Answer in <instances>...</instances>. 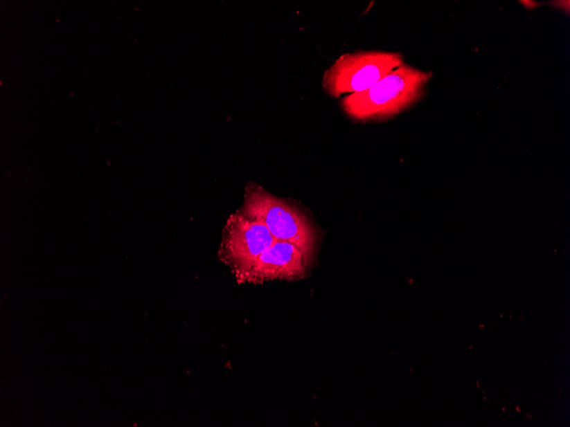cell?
<instances>
[{
	"instance_id": "cell-2",
	"label": "cell",
	"mask_w": 570,
	"mask_h": 427,
	"mask_svg": "<svg viewBox=\"0 0 570 427\" xmlns=\"http://www.w3.org/2000/svg\"><path fill=\"white\" fill-rule=\"evenodd\" d=\"M240 212L266 226L276 240L292 243L314 259L318 232L295 206L251 183L246 189L244 204Z\"/></svg>"
},
{
	"instance_id": "cell-9",
	"label": "cell",
	"mask_w": 570,
	"mask_h": 427,
	"mask_svg": "<svg viewBox=\"0 0 570 427\" xmlns=\"http://www.w3.org/2000/svg\"><path fill=\"white\" fill-rule=\"evenodd\" d=\"M527 415V416H528V417H529V418H531V419H533V416H532V415H529L528 414H527V415Z\"/></svg>"
},
{
	"instance_id": "cell-5",
	"label": "cell",
	"mask_w": 570,
	"mask_h": 427,
	"mask_svg": "<svg viewBox=\"0 0 570 427\" xmlns=\"http://www.w3.org/2000/svg\"><path fill=\"white\" fill-rule=\"evenodd\" d=\"M311 257L292 243L277 241L255 261L238 282L263 283L274 280L296 281L306 277Z\"/></svg>"
},
{
	"instance_id": "cell-1",
	"label": "cell",
	"mask_w": 570,
	"mask_h": 427,
	"mask_svg": "<svg viewBox=\"0 0 570 427\" xmlns=\"http://www.w3.org/2000/svg\"><path fill=\"white\" fill-rule=\"evenodd\" d=\"M432 77L404 62L368 89L344 97L341 108L355 120L391 119L422 100Z\"/></svg>"
},
{
	"instance_id": "cell-4",
	"label": "cell",
	"mask_w": 570,
	"mask_h": 427,
	"mask_svg": "<svg viewBox=\"0 0 570 427\" xmlns=\"http://www.w3.org/2000/svg\"><path fill=\"white\" fill-rule=\"evenodd\" d=\"M276 242L262 223L238 212L230 217L224 228L219 259L231 269L238 280Z\"/></svg>"
},
{
	"instance_id": "cell-6",
	"label": "cell",
	"mask_w": 570,
	"mask_h": 427,
	"mask_svg": "<svg viewBox=\"0 0 570 427\" xmlns=\"http://www.w3.org/2000/svg\"><path fill=\"white\" fill-rule=\"evenodd\" d=\"M516 410L518 412V413H520V406H517Z\"/></svg>"
},
{
	"instance_id": "cell-10",
	"label": "cell",
	"mask_w": 570,
	"mask_h": 427,
	"mask_svg": "<svg viewBox=\"0 0 570 427\" xmlns=\"http://www.w3.org/2000/svg\"><path fill=\"white\" fill-rule=\"evenodd\" d=\"M502 410H503V412H506V408L502 407Z\"/></svg>"
},
{
	"instance_id": "cell-7",
	"label": "cell",
	"mask_w": 570,
	"mask_h": 427,
	"mask_svg": "<svg viewBox=\"0 0 570 427\" xmlns=\"http://www.w3.org/2000/svg\"><path fill=\"white\" fill-rule=\"evenodd\" d=\"M479 327H480V329H484V327H485L484 324H481V325H479Z\"/></svg>"
},
{
	"instance_id": "cell-3",
	"label": "cell",
	"mask_w": 570,
	"mask_h": 427,
	"mask_svg": "<svg viewBox=\"0 0 570 427\" xmlns=\"http://www.w3.org/2000/svg\"><path fill=\"white\" fill-rule=\"evenodd\" d=\"M404 60L403 54L393 51H359L344 54L325 73L323 90L336 99L345 94L362 93L400 67Z\"/></svg>"
},
{
	"instance_id": "cell-8",
	"label": "cell",
	"mask_w": 570,
	"mask_h": 427,
	"mask_svg": "<svg viewBox=\"0 0 570 427\" xmlns=\"http://www.w3.org/2000/svg\"><path fill=\"white\" fill-rule=\"evenodd\" d=\"M477 388H480L479 382L477 381Z\"/></svg>"
}]
</instances>
